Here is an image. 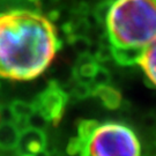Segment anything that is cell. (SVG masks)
<instances>
[{
	"mask_svg": "<svg viewBox=\"0 0 156 156\" xmlns=\"http://www.w3.org/2000/svg\"><path fill=\"white\" fill-rule=\"evenodd\" d=\"M69 43L72 44L75 52H78L79 55L89 53L91 42H90L87 36H84V35H75V36H73L72 38L69 39Z\"/></svg>",
	"mask_w": 156,
	"mask_h": 156,
	"instance_id": "obj_13",
	"label": "cell"
},
{
	"mask_svg": "<svg viewBox=\"0 0 156 156\" xmlns=\"http://www.w3.org/2000/svg\"><path fill=\"white\" fill-rule=\"evenodd\" d=\"M145 124L148 127H154V125L156 124L155 116H147V117L145 118Z\"/></svg>",
	"mask_w": 156,
	"mask_h": 156,
	"instance_id": "obj_20",
	"label": "cell"
},
{
	"mask_svg": "<svg viewBox=\"0 0 156 156\" xmlns=\"http://www.w3.org/2000/svg\"><path fill=\"white\" fill-rule=\"evenodd\" d=\"M91 89H93V86L90 83L78 81L75 83V86L73 87L72 95L78 100H84V98H87L88 96L91 95Z\"/></svg>",
	"mask_w": 156,
	"mask_h": 156,
	"instance_id": "obj_16",
	"label": "cell"
},
{
	"mask_svg": "<svg viewBox=\"0 0 156 156\" xmlns=\"http://www.w3.org/2000/svg\"><path fill=\"white\" fill-rule=\"evenodd\" d=\"M46 147V135L44 131L27 127L20 133L16 149L19 154H36Z\"/></svg>",
	"mask_w": 156,
	"mask_h": 156,
	"instance_id": "obj_5",
	"label": "cell"
},
{
	"mask_svg": "<svg viewBox=\"0 0 156 156\" xmlns=\"http://www.w3.org/2000/svg\"><path fill=\"white\" fill-rule=\"evenodd\" d=\"M98 62L90 53L79 55L75 67L73 68V76L76 81L88 82L91 84V79L98 67Z\"/></svg>",
	"mask_w": 156,
	"mask_h": 156,
	"instance_id": "obj_6",
	"label": "cell"
},
{
	"mask_svg": "<svg viewBox=\"0 0 156 156\" xmlns=\"http://www.w3.org/2000/svg\"><path fill=\"white\" fill-rule=\"evenodd\" d=\"M81 156H141L138 136L119 123H105L95 128L80 151Z\"/></svg>",
	"mask_w": 156,
	"mask_h": 156,
	"instance_id": "obj_3",
	"label": "cell"
},
{
	"mask_svg": "<svg viewBox=\"0 0 156 156\" xmlns=\"http://www.w3.org/2000/svg\"><path fill=\"white\" fill-rule=\"evenodd\" d=\"M138 65L144 69L146 76L153 86L156 87V39L144 49Z\"/></svg>",
	"mask_w": 156,
	"mask_h": 156,
	"instance_id": "obj_8",
	"label": "cell"
},
{
	"mask_svg": "<svg viewBox=\"0 0 156 156\" xmlns=\"http://www.w3.org/2000/svg\"><path fill=\"white\" fill-rule=\"evenodd\" d=\"M98 126V122L96 120H91V119H86V120H81L79 123L78 126V136L80 141L84 145V142L88 140L91 133L95 131V128ZM83 147V146H82Z\"/></svg>",
	"mask_w": 156,
	"mask_h": 156,
	"instance_id": "obj_12",
	"label": "cell"
},
{
	"mask_svg": "<svg viewBox=\"0 0 156 156\" xmlns=\"http://www.w3.org/2000/svg\"><path fill=\"white\" fill-rule=\"evenodd\" d=\"M105 27L111 46L144 50L156 39V0H115Z\"/></svg>",
	"mask_w": 156,
	"mask_h": 156,
	"instance_id": "obj_2",
	"label": "cell"
},
{
	"mask_svg": "<svg viewBox=\"0 0 156 156\" xmlns=\"http://www.w3.org/2000/svg\"><path fill=\"white\" fill-rule=\"evenodd\" d=\"M146 156H149V155H146Z\"/></svg>",
	"mask_w": 156,
	"mask_h": 156,
	"instance_id": "obj_23",
	"label": "cell"
},
{
	"mask_svg": "<svg viewBox=\"0 0 156 156\" xmlns=\"http://www.w3.org/2000/svg\"><path fill=\"white\" fill-rule=\"evenodd\" d=\"M69 100V95L56 81L49 82L48 87L39 93L31 103L35 111L42 113L49 123L57 126L60 123Z\"/></svg>",
	"mask_w": 156,
	"mask_h": 156,
	"instance_id": "obj_4",
	"label": "cell"
},
{
	"mask_svg": "<svg viewBox=\"0 0 156 156\" xmlns=\"http://www.w3.org/2000/svg\"><path fill=\"white\" fill-rule=\"evenodd\" d=\"M155 156H156V155H155Z\"/></svg>",
	"mask_w": 156,
	"mask_h": 156,
	"instance_id": "obj_24",
	"label": "cell"
},
{
	"mask_svg": "<svg viewBox=\"0 0 156 156\" xmlns=\"http://www.w3.org/2000/svg\"><path fill=\"white\" fill-rule=\"evenodd\" d=\"M14 123L15 117L12 112L9 105L0 106V123Z\"/></svg>",
	"mask_w": 156,
	"mask_h": 156,
	"instance_id": "obj_19",
	"label": "cell"
},
{
	"mask_svg": "<svg viewBox=\"0 0 156 156\" xmlns=\"http://www.w3.org/2000/svg\"><path fill=\"white\" fill-rule=\"evenodd\" d=\"M34 156H50V153L44 148V149H42V151H38V153L34 154Z\"/></svg>",
	"mask_w": 156,
	"mask_h": 156,
	"instance_id": "obj_21",
	"label": "cell"
},
{
	"mask_svg": "<svg viewBox=\"0 0 156 156\" xmlns=\"http://www.w3.org/2000/svg\"><path fill=\"white\" fill-rule=\"evenodd\" d=\"M21 156H34V155H31V154H22Z\"/></svg>",
	"mask_w": 156,
	"mask_h": 156,
	"instance_id": "obj_22",
	"label": "cell"
},
{
	"mask_svg": "<svg viewBox=\"0 0 156 156\" xmlns=\"http://www.w3.org/2000/svg\"><path fill=\"white\" fill-rule=\"evenodd\" d=\"M91 96L97 97L103 103V105L110 109L116 110L122 105L123 96L118 89L111 87L110 84H100V86H93Z\"/></svg>",
	"mask_w": 156,
	"mask_h": 156,
	"instance_id": "obj_7",
	"label": "cell"
},
{
	"mask_svg": "<svg viewBox=\"0 0 156 156\" xmlns=\"http://www.w3.org/2000/svg\"><path fill=\"white\" fill-rule=\"evenodd\" d=\"M49 122L46 120V118L39 113L38 111H34L28 118H27V126L28 127L37 128V129H42L44 131L46 126H48Z\"/></svg>",
	"mask_w": 156,
	"mask_h": 156,
	"instance_id": "obj_15",
	"label": "cell"
},
{
	"mask_svg": "<svg viewBox=\"0 0 156 156\" xmlns=\"http://www.w3.org/2000/svg\"><path fill=\"white\" fill-rule=\"evenodd\" d=\"M142 51L144 50H139V49L112 46V55H113L115 62L123 66H132L134 64H138Z\"/></svg>",
	"mask_w": 156,
	"mask_h": 156,
	"instance_id": "obj_10",
	"label": "cell"
},
{
	"mask_svg": "<svg viewBox=\"0 0 156 156\" xmlns=\"http://www.w3.org/2000/svg\"><path fill=\"white\" fill-rule=\"evenodd\" d=\"M110 82H111V73L109 72L108 68L98 65L94 76L91 79V84L100 86V84H110Z\"/></svg>",
	"mask_w": 156,
	"mask_h": 156,
	"instance_id": "obj_14",
	"label": "cell"
},
{
	"mask_svg": "<svg viewBox=\"0 0 156 156\" xmlns=\"http://www.w3.org/2000/svg\"><path fill=\"white\" fill-rule=\"evenodd\" d=\"M82 142L80 141L78 136L75 138H72L69 140L68 145H67V153L69 155H76V154H80V151L82 149Z\"/></svg>",
	"mask_w": 156,
	"mask_h": 156,
	"instance_id": "obj_18",
	"label": "cell"
},
{
	"mask_svg": "<svg viewBox=\"0 0 156 156\" xmlns=\"http://www.w3.org/2000/svg\"><path fill=\"white\" fill-rule=\"evenodd\" d=\"M111 4L112 2L110 0H104V1H102L101 4H98L97 7H96L94 15L100 24H104V23H105L106 16H108L109 9H110V7H111Z\"/></svg>",
	"mask_w": 156,
	"mask_h": 156,
	"instance_id": "obj_17",
	"label": "cell"
},
{
	"mask_svg": "<svg viewBox=\"0 0 156 156\" xmlns=\"http://www.w3.org/2000/svg\"><path fill=\"white\" fill-rule=\"evenodd\" d=\"M20 131L14 123H0V149L11 151L16 148Z\"/></svg>",
	"mask_w": 156,
	"mask_h": 156,
	"instance_id": "obj_9",
	"label": "cell"
},
{
	"mask_svg": "<svg viewBox=\"0 0 156 156\" xmlns=\"http://www.w3.org/2000/svg\"><path fill=\"white\" fill-rule=\"evenodd\" d=\"M9 108H11L12 112H13V115L15 117V120L16 119H27L35 111L31 103L20 100L13 101L9 104Z\"/></svg>",
	"mask_w": 156,
	"mask_h": 156,
	"instance_id": "obj_11",
	"label": "cell"
},
{
	"mask_svg": "<svg viewBox=\"0 0 156 156\" xmlns=\"http://www.w3.org/2000/svg\"><path fill=\"white\" fill-rule=\"evenodd\" d=\"M62 48L53 22L30 11L0 14V78L31 80L39 76Z\"/></svg>",
	"mask_w": 156,
	"mask_h": 156,
	"instance_id": "obj_1",
	"label": "cell"
}]
</instances>
